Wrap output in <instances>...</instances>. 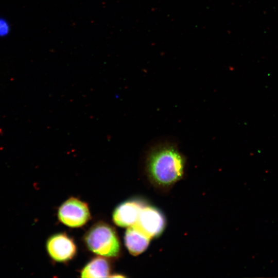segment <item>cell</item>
<instances>
[{
    "label": "cell",
    "mask_w": 278,
    "mask_h": 278,
    "mask_svg": "<svg viewBox=\"0 0 278 278\" xmlns=\"http://www.w3.org/2000/svg\"><path fill=\"white\" fill-rule=\"evenodd\" d=\"M186 159L177 147L163 144L153 147L146 156L145 173L148 181L157 190L166 193L182 180Z\"/></svg>",
    "instance_id": "6da1fadb"
},
{
    "label": "cell",
    "mask_w": 278,
    "mask_h": 278,
    "mask_svg": "<svg viewBox=\"0 0 278 278\" xmlns=\"http://www.w3.org/2000/svg\"><path fill=\"white\" fill-rule=\"evenodd\" d=\"M141 200H130L119 204L114 210V223L121 227H129L137 221L143 208L146 205Z\"/></svg>",
    "instance_id": "8992f818"
},
{
    "label": "cell",
    "mask_w": 278,
    "mask_h": 278,
    "mask_svg": "<svg viewBox=\"0 0 278 278\" xmlns=\"http://www.w3.org/2000/svg\"><path fill=\"white\" fill-rule=\"evenodd\" d=\"M10 26L4 18H0V37L7 36L10 32Z\"/></svg>",
    "instance_id": "9c48e42d"
},
{
    "label": "cell",
    "mask_w": 278,
    "mask_h": 278,
    "mask_svg": "<svg viewBox=\"0 0 278 278\" xmlns=\"http://www.w3.org/2000/svg\"><path fill=\"white\" fill-rule=\"evenodd\" d=\"M165 224L162 213L154 207L146 205L133 225L151 239L162 233Z\"/></svg>",
    "instance_id": "277c9868"
},
{
    "label": "cell",
    "mask_w": 278,
    "mask_h": 278,
    "mask_svg": "<svg viewBox=\"0 0 278 278\" xmlns=\"http://www.w3.org/2000/svg\"><path fill=\"white\" fill-rule=\"evenodd\" d=\"M58 216L63 224L72 228L80 227L90 218L86 203L75 198H71L59 207Z\"/></svg>",
    "instance_id": "3957f363"
},
{
    "label": "cell",
    "mask_w": 278,
    "mask_h": 278,
    "mask_svg": "<svg viewBox=\"0 0 278 278\" xmlns=\"http://www.w3.org/2000/svg\"><path fill=\"white\" fill-rule=\"evenodd\" d=\"M47 249L50 257L57 262H66L76 254V246L65 234H55L47 242Z\"/></svg>",
    "instance_id": "5b68a950"
},
{
    "label": "cell",
    "mask_w": 278,
    "mask_h": 278,
    "mask_svg": "<svg viewBox=\"0 0 278 278\" xmlns=\"http://www.w3.org/2000/svg\"><path fill=\"white\" fill-rule=\"evenodd\" d=\"M150 239L134 225L129 227L125 233L126 246L130 253L134 256L139 255L147 249Z\"/></svg>",
    "instance_id": "52a82bcc"
},
{
    "label": "cell",
    "mask_w": 278,
    "mask_h": 278,
    "mask_svg": "<svg viewBox=\"0 0 278 278\" xmlns=\"http://www.w3.org/2000/svg\"><path fill=\"white\" fill-rule=\"evenodd\" d=\"M88 248L94 253L106 257H115L120 251L116 233L110 225L99 222L93 225L85 236Z\"/></svg>",
    "instance_id": "7a4b0ae2"
},
{
    "label": "cell",
    "mask_w": 278,
    "mask_h": 278,
    "mask_svg": "<svg viewBox=\"0 0 278 278\" xmlns=\"http://www.w3.org/2000/svg\"><path fill=\"white\" fill-rule=\"evenodd\" d=\"M82 277L98 278L108 277L110 266L106 259L96 257L91 260L81 272Z\"/></svg>",
    "instance_id": "ba28073f"
}]
</instances>
